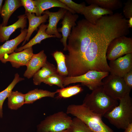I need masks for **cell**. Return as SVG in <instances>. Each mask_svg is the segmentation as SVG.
<instances>
[{
  "instance_id": "obj_1",
  "label": "cell",
  "mask_w": 132,
  "mask_h": 132,
  "mask_svg": "<svg viewBox=\"0 0 132 132\" xmlns=\"http://www.w3.org/2000/svg\"><path fill=\"white\" fill-rule=\"evenodd\" d=\"M79 21L87 45L84 53L68 69L70 75L78 76L90 70L110 73L106 56L108 45L114 38L129 34L128 27L114 14L102 16L95 24L85 19Z\"/></svg>"
},
{
  "instance_id": "obj_2",
  "label": "cell",
  "mask_w": 132,
  "mask_h": 132,
  "mask_svg": "<svg viewBox=\"0 0 132 132\" xmlns=\"http://www.w3.org/2000/svg\"><path fill=\"white\" fill-rule=\"evenodd\" d=\"M92 91L91 93L86 95L82 104L93 113L101 118L118 105L117 100L106 93L102 86Z\"/></svg>"
},
{
  "instance_id": "obj_3",
  "label": "cell",
  "mask_w": 132,
  "mask_h": 132,
  "mask_svg": "<svg viewBox=\"0 0 132 132\" xmlns=\"http://www.w3.org/2000/svg\"><path fill=\"white\" fill-rule=\"evenodd\" d=\"M66 113L80 119L93 132H114L103 122L101 117L93 113L83 104L69 105Z\"/></svg>"
},
{
  "instance_id": "obj_4",
  "label": "cell",
  "mask_w": 132,
  "mask_h": 132,
  "mask_svg": "<svg viewBox=\"0 0 132 132\" xmlns=\"http://www.w3.org/2000/svg\"><path fill=\"white\" fill-rule=\"evenodd\" d=\"M119 101V104L104 116L117 128L124 130L132 123V99L129 94Z\"/></svg>"
},
{
  "instance_id": "obj_5",
  "label": "cell",
  "mask_w": 132,
  "mask_h": 132,
  "mask_svg": "<svg viewBox=\"0 0 132 132\" xmlns=\"http://www.w3.org/2000/svg\"><path fill=\"white\" fill-rule=\"evenodd\" d=\"M72 118L66 112L58 111L49 115L37 125V132H58L70 127Z\"/></svg>"
},
{
  "instance_id": "obj_6",
  "label": "cell",
  "mask_w": 132,
  "mask_h": 132,
  "mask_svg": "<svg viewBox=\"0 0 132 132\" xmlns=\"http://www.w3.org/2000/svg\"><path fill=\"white\" fill-rule=\"evenodd\" d=\"M108 72H101L90 70L81 75L74 77H64L63 85L65 87L71 84L81 83L90 90L102 86V80L109 74Z\"/></svg>"
},
{
  "instance_id": "obj_7",
  "label": "cell",
  "mask_w": 132,
  "mask_h": 132,
  "mask_svg": "<svg viewBox=\"0 0 132 132\" xmlns=\"http://www.w3.org/2000/svg\"><path fill=\"white\" fill-rule=\"evenodd\" d=\"M104 90L108 96L119 100L130 94L131 89L126 85L123 77L110 74L102 80Z\"/></svg>"
},
{
  "instance_id": "obj_8",
  "label": "cell",
  "mask_w": 132,
  "mask_h": 132,
  "mask_svg": "<svg viewBox=\"0 0 132 132\" xmlns=\"http://www.w3.org/2000/svg\"><path fill=\"white\" fill-rule=\"evenodd\" d=\"M132 53V38L123 36L112 40L108 45L107 59L114 60L126 54Z\"/></svg>"
},
{
  "instance_id": "obj_9",
  "label": "cell",
  "mask_w": 132,
  "mask_h": 132,
  "mask_svg": "<svg viewBox=\"0 0 132 132\" xmlns=\"http://www.w3.org/2000/svg\"><path fill=\"white\" fill-rule=\"evenodd\" d=\"M108 65L110 74L123 77L132 69V53L110 61Z\"/></svg>"
},
{
  "instance_id": "obj_10",
  "label": "cell",
  "mask_w": 132,
  "mask_h": 132,
  "mask_svg": "<svg viewBox=\"0 0 132 132\" xmlns=\"http://www.w3.org/2000/svg\"><path fill=\"white\" fill-rule=\"evenodd\" d=\"M32 47L18 52H13L5 55L1 61L3 63L9 62L12 66L18 68L21 66H26L33 54Z\"/></svg>"
},
{
  "instance_id": "obj_11",
  "label": "cell",
  "mask_w": 132,
  "mask_h": 132,
  "mask_svg": "<svg viewBox=\"0 0 132 132\" xmlns=\"http://www.w3.org/2000/svg\"><path fill=\"white\" fill-rule=\"evenodd\" d=\"M79 17L78 15L73 14L67 11L65 13L61 23L62 26L57 29L58 32L62 33V37L60 41L64 46L63 50L67 51V41L71 33L72 28L76 25V23Z\"/></svg>"
},
{
  "instance_id": "obj_12",
  "label": "cell",
  "mask_w": 132,
  "mask_h": 132,
  "mask_svg": "<svg viewBox=\"0 0 132 132\" xmlns=\"http://www.w3.org/2000/svg\"><path fill=\"white\" fill-rule=\"evenodd\" d=\"M67 11L63 8H61L57 12H53L47 10L42 13L48 15L49 17V23L46 30V33L49 35H54L55 37L61 38L62 35L57 30V25L60 20L63 19L65 14Z\"/></svg>"
},
{
  "instance_id": "obj_13",
  "label": "cell",
  "mask_w": 132,
  "mask_h": 132,
  "mask_svg": "<svg viewBox=\"0 0 132 132\" xmlns=\"http://www.w3.org/2000/svg\"><path fill=\"white\" fill-rule=\"evenodd\" d=\"M47 56L44 50L37 54H33L26 66L27 69L24 76L28 79L33 77L45 64L47 61Z\"/></svg>"
},
{
  "instance_id": "obj_14",
  "label": "cell",
  "mask_w": 132,
  "mask_h": 132,
  "mask_svg": "<svg viewBox=\"0 0 132 132\" xmlns=\"http://www.w3.org/2000/svg\"><path fill=\"white\" fill-rule=\"evenodd\" d=\"M113 14L112 11L92 4L85 6L81 14L84 15L85 19L90 23L95 24L97 21L102 16Z\"/></svg>"
},
{
  "instance_id": "obj_15",
  "label": "cell",
  "mask_w": 132,
  "mask_h": 132,
  "mask_svg": "<svg viewBox=\"0 0 132 132\" xmlns=\"http://www.w3.org/2000/svg\"><path fill=\"white\" fill-rule=\"evenodd\" d=\"M18 20L13 24L8 26H3L0 24V42L7 41L10 35L17 29L25 28L27 23V17L25 14L20 15Z\"/></svg>"
},
{
  "instance_id": "obj_16",
  "label": "cell",
  "mask_w": 132,
  "mask_h": 132,
  "mask_svg": "<svg viewBox=\"0 0 132 132\" xmlns=\"http://www.w3.org/2000/svg\"><path fill=\"white\" fill-rule=\"evenodd\" d=\"M27 33V29H21V33L13 39L7 40L2 45L0 46V61L5 55L10 54L14 52L17 48L18 46L25 38Z\"/></svg>"
},
{
  "instance_id": "obj_17",
  "label": "cell",
  "mask_w": 132,
  "mask_h": 132,
  "mask_svg": "<svg viewBox=\"0 0 132 132\" xmlns=\"http://www.w3.org/2000/svg\"><path fill=\"white\" fill-rule=\"evenodd\" d=\"M25 14L28 20L29 25L27 34L22 45L24 44L26 41H29L33 32L41 24L46 22L48 18V15L46 14L40 16H35L34 13L26 12Z\"/></svg>"
},
{
  "instance_id": "obj_18",
  "label": "cell",
  "mask_w": 132,
  "mask_h": 132,
  "mask_svg": "<svg viewBox=\"0 0 132 132\" xmlns=\"http://www.w3.org/2000/svg\"><path fill=\"white\" fill-rule=\"evenodd\" d=\"M34 1L37 10V16H41V14L44 11L54 7L65 9L73 14L76 13L59 0H35Z\"/></svg>"
},
{
  "instance_id": "obj_19",
  "label": "cell",
  "mask_w": 132,
  "mask_h": 132,
  "mask_svg": "<svg viewBox=\"0 0 132 132\" xmlns=\"http://www.w3.org/2000/svg\"><path fill=\"white\" fill-rule=\"evenodd\" d=\"M22 6L21 0H5L0 13L2 18L1 25L3 26H7L8 20L12 14Z\"/></svg>"
},
{
  "instance_id": "obj_20",
  "label": "cell",
  "mask_w": 132,
  "mask_h": 132,
  "mask_svg": "<svg viewBox=\"0 0 132 132\" xmlns=\"http://www.w3.org/2000/svg\"><path fill=\"white\" fill-rule=\"evenodd\" d=\"M48 24L42 23L39 27L37 33L28 42L15 51V52H18L31 47L38 44H40L41 41L45 39L51 37H55L54 35H49L45 32Z\"/></svg>"
},
{
  "instance_id": "obj_21",
  "label": "cell",
  "mask_w": 132,
  "mask_h": 132,
  "mask_svg": "<svg viewBox=\"0 0 132 132\" xmlns=\"http://www.w3.org/2000/svg\"><path fill=\"white\" fill-rule=\"evenodd\" d=\"M57 73L55 66L47 61L45 64L33 76L34 84L40 85L42 82L50 75Z\"/></svg>"
},
{
  "instance_id": "obj_22",
  "label": "cell",
  "mask_w": 132,
  "mask_h": 132,
  "mask_svg": "<svg viewBox=\"0 0 132 132\" xmlns=\"http://www.w3.org/2000/svg\"><path fill=\"white\" fill-rule=\"evenodd\" d=\"M56 93L36 88L29 91L25 95V104H32L36 101L45 97L54 98Z\"/></svg>"
},
{
  "instance_id": "obj_23",
  "label": "cell",
  "mask_w": 132,
  "mask_h": 132,
  "mask_svg": "<svg viewBox=\"0 0 132 132\" xmlns=\"http://www.w3.org/2000/svg\"><path fill=\"white\" fill-rule=\"evenodd\" d=\"M8 108L16 110L25 104V95L18 91H12L8 97Z\"/></svg>"
},
{
  "instance_id": "obj_24",
  "label": "cell",
  "mask_w": 132,
  "mask_h": 132,
  "mask_svg": "<svg viewBox=\"0 0 132 132\" xmlns=\"http://www.w3.org/2000/svg\"><path fill=\"white\" fill-rule=\"evenodd\" d=\"M86 2L89 4L97 5L103 8L111 11L122 7L123 4L120 0H87Z\"/></svg>"
},
{
  "instance_id": "obj_25",
  "label": "cell",
  "mask_w": 132,
  "mask_h": 132,
  "mask_svg": "<svg viewBox=\"0 0 132 132\" xmlns=\"http://www.w3.org/2000/svg\"><path fill=\"white\" fill-rule=\"evenodd\" d=\"M24 80V79L20 77L19 75L16 73L11 82L4 90L0 92V117H3V105L4 102L6 99L8 98L9 95L12 91L15 85L18 82Z\"/></svg>"
},
{
  "instance_id": "obj_26",
  "label": "cell",
  "mask_w": 132,
  "mask_h": 132,
  "mask_svg": "<svg viewBox=\"0 0 132 132\" xmlns=\"http://www.w3.org/2000/svg\"><path fill=\"white\" fill-rule=\"evenodd\" d=\"M57 64V73L63 77H67L68 73L65 62V56L61 51H56L52 54Z\"/></svg>"
},
{
  "instance_id": "obj_27",
  "label": "cell",
  "mask_w": 132,
  "mask_h": 132,
  "mask_svg": "<svg viewBox=\"0 0 132 132\" xmlns=\"http://www.w3.org/2000/svg\"><path fill=\"white\" fill-rule=\"evenodd\" d=\"M83 88L79 85L63 88L56 90L57 98L66 99L70 98L82 92Z\"/></svg>"
},
{
  "instance_id": "obj_28",
  "label": "cell",
  "mask_w": 132,
  "mask_h": 132,
  "mask_svg": "<svg viewBox=\"0 0 132 132\" xmlns=\"http://www.w3.org/2000/svg\"><path fill=\"white\" fill-rule=\"evenodd\" d=\"M70 128L72 132H93L83 121L76 117L72 119Z\"/></svg>"
},
{
  "instance_id": "obj_29",
  "label": "cell",
  "mask_w": 132,
  "mask_h": 132,
  "mask_svg": "<svg viewBox=\"0 0 132 132\" xmlns=\"http://www.w3.org/2000/svg\"><path fill=\"white\" fill-rule=\"evenodd\" d=\"M64 79V77L56 73L50 76L43 82L50 86L55 85L62 88L64 87L63 85Z\"/></svg>"
},
{
  "instance_id": "obj_30",
  "label": "cell",
  "mask_w": 132,
  "mask_h": 132,
  "mask_svg": "<svg viewBox=\"0 0 132 132\" xmlns=\"http://www.w3.org/2000/svg\"><path fill=\"white\" fill-rule=\"evenodd\" d=\"M67 7L74 11L76 13L81 14L86 6L84 2L80 4L76 3L71 0H59Z\"/></svg>"
},
{
  "instance_id": "obj_31",
  "label": "cell",
  "mask_w": 132,
  "mask_h": 132,
  "mask_svg": "<svg viewBox=\"0 0 132 132\" xmlns=\"http://www.w3.org/2000/svg\"><path fill=\"white\" fill-rule=\"evenodd\" d=\"M21 1L22 6L25 9V13H35L37 16V10L34 0H21Z\"/></svg>"
},
{
  "instance_id": "obj_32",
  "label": "cell",
  "mask_w": 132,
  "mask_h": 132,
  "mask_svg": "<svg viewBox=\"0 0 132 132\" xmlns=\"http://www.w3.org/2000/svg\"><path fill=\"white\" fill-rule=\"evenodd\" d=\"M123 11L125 18L128 19L132 17V0H128L124 3Z\"/></svg>"
},
{
  "instance_id": "obj_33",
  "label": "cell",
  "mask_w": 132,
  "mask_h": 132,
  "mask_svg": "<svg viewBox=\"0 0 132 132\" xmlns=\"http://www.w3.org/2000/svg\"><path fill=\"white\" fill-rule=\"evenodd\" d=\"M123 78L127 86L131 89L132 88V69L126 74Z\"/></svg>"
},
{
  "instance_id": "obj_34",
  "label": "cell",
  "mask_w": 132,
  "mask_h": 132,
  "mask_svg": "<svg viewBox=\"0 0 132 132\" xmlns=\"http://www.w3.org/2000/svg\"><path fill=\"white\" fill-rule=\"evenodd\" d=\"M124 130V132H132V123L129 124Z\"/></svg>"
},
{
  "instance_id": "obj_35",
  "label": "cell",
  "mask_w": 132,
  "mask_h": 132,
  "mask_svg": "<svg viewBox=\"0 0 132 132\" xmlns=\"http://www.w3.org/2000/svg\"><path fill=\"white\" fill-rule=\"evenodd\" d=\"M127 23L129 28H132V17L127 19Z\"/></svg>"
},
{
  "instance_id": "obj_36",
  "label": "cell",
  "mask_w": 132,
  "mask_h": 132,
  "mask_svg": "<svg viewBox=\"0 0 132 132\" xmlns=\"http://www.w3.org/2000/svg\"><path fill=\"white\" fill-rule=\"evenodd\" d=\"M58 132H72L71 129L69 128L63 131Z\"/></svg>"
},
{
  "instance_id": "obj_37",
  "label": "cell",
  "mask_w": 132,
  "mask_h": 132,
  "mask_svg": "<svg viewBox=\"0 0 132 132\" xmlns=\"http://www.w3.org/2000/svg\"><path fill=\"white\" fill-rule=\"evenodd\" d=\"M3 0H0V13L2 8V4Z\"/></svg>"
}]
</instances>
